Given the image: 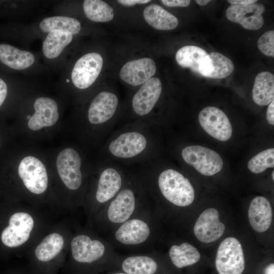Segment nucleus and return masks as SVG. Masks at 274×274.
<instances>
[{"label": "nucleus", "mask_w": 274, "mask_h": 274, "mask_svg": "<svg viewBox=\"0 0 274 274\" xmlns=\"http://www.w3.org/2000/svg\"><path fill=\"white\" fill-rule=\"evenodd\" d=\"M103 64L101 55L95 51L84 53L74 61L68 60L61 72L60 84L70 85L80 91L86 90L96 81Z\"/></svg>", "instance_id": "obj_6"}, {"label": "nucleus", "mask_w": 274, "mask_h": 274, "mask_svg": "<svg viewBox=\"0 0 274 274\" xmlns=\"http://www.w3.org/2000/svg\"><path fill=\"white\" fill-rule=\"evenodd\" d=\"M215 265L219 274H242L245 262L243 250L236 238L228 237L220 244Z\"/></svg>", "instance_id": "obj_12"}, {"label": "nucleus", "mask_w": 274, "mask_h": 274, "mask_svg": "<svg viewBox=\"0 0 274 274\" xmlns=\"http://www.w3.org/2000/svg\"><path fill=\"white\" fill-rule=\"evenodd\" d=\"M60 29L77 36L82 30V23L77 18L63 15L49 16L28 24H18L9 30L12 38L23 45L36 39L42 40L52 30Z\"/></svg>", "instance_id": "obj_5"}, {"label": "nucleus", "mask_w": 274, "mask_h": 274, "mask_svg": "<svg viewBox=\"0 0 274 274\" xmlns=\"http://www.w3.org/2000/svg\"><path fill=\"white\" fill-rule=\"evenodd\" d=\"M162 90L161 82L157 77H152L143 84L133 95L131 102L132 115L125 123L136 122L148 125Z\"/></svg>", "instance_id": "obj_11"}, {"label": "nucleus", "mask_w": 274, "mask_h": 274, "mask_svg": "<svg viewBox=\"0 0 274 274\" xmlns=\"http://www.w3.org/2000/svg\"><path fill=\"white\" fill-rule=\"evenodd\" d=\"M181 155L184 162L204 176L214 175L223 167V160L219 154L204 147L187 146L182 149Z\"/></svg>", "instance_id": "obj_13"}, {"label": "nucleus", "mask_w": 274, "mask_h": 274, "mask_svg": "<svg viewBox=\"0 0 274 274\" xmlns=\"http://www.w3.org/2000/svg\"><path fill=\"white\" fill-rule=\"evenodd\" d=\"M252 98L258 105L269 104L274 98V76L269 72H262L256 76L252 89Z\"/></svg>", "instance_id": "obj_25"}, {"label": "nucleus", "mask_w": 274, "mask_h": 274, "mask_svg": "<svg viewBox=\"0 0 274 274\" xmlns=\"http://www.w3.org/2000/svg\"><path fill=\"white\" fill-rule=\"evenodd\" d=\"M272 217V209L268 200L263 196L254 198L248 210L251 227L257 232H264L270 226Z\"/></svg>", "instance_id": "obj_23"}, {"label": "nucleus", "mask_w": 274, "mask_h": 274, "mask_svg": "<svg viewBox=\"0 0 274 274\" xmlns=\"http://www.w3.org/2000/svg\"><path fill=\"white\" fill-rule=\"evenodd\" d=\"M155 130L140 122L121 124L104 144V161L116 162L128 168L156 159L158 142Z\"/></svg>", "instance_id": "obj_1"}, {"label": "nucleus", "mask_w": 274, "mask_h": 274, "mask_svg": "<svg viewBox=\"0 0 274 274\" xmlns=\"http://www.w3.org/2000/svg\"><path fill=\"white\" fill-rule=\"evenodd\" d=\"M18 174L26 188L31 192L40 194L48 186V176L44 164L37 158L24 157L18 166Z\"/></svg>", "instance_id": "obj_15"}, {"label": "nucleus", "mask_w": 274, "mask_h": 274, "mask_svg": "<svg viewBox=\"0 0 274 274\" xmlns=\"http://www.w3.org/2000/svg\"><path fill=\"white\" fill-rule=\"evenodd\" d=\"M77 36L60 29L52 30L42 40L40 58L50 71L61 72L68 60L70 49Z\"/></svg>", "instance_id": "obj_10"}, {"label": "nucleus", "mask_w": 274, "mask_h": 274, "mask_svg": "<svg viewBox=\"0 0 274 274\" xmlns=\"http://www.w3.org/2000/svg\"><path fill=\"white\" fill-rule=\"evenodd\" d=\"M63 245L64 239L60 234L57 233L50 234L36 248V257L40 262H48L59 254Z\"/></svg>", "instance_id": "obj_27"}, {"label": "nucleus", "mask_w": 274, "mask_h": 274, "mask_svg": "<svg viewBox=\"0 0 274 274\" xmlns=\"http://www.w3.org/2000/svg\"><path fill=\"white\" fill-rule=\"evenodd\" d=\"M172 263L178 268H182L197 263L200 258L198 250L188 243L172 246L168 251Z\"/></svg>", "instance_id": "obj_26"}, {"label": "nucleus", "mask_w": 274, "mask_h": 274, "mask_svg": "<svg viewBox=\"0 0 274 274\" xmlns=\"http://www.w3.org/2000/svg\"><path fill=\"white\" fill-rule=\"evenodd\" d=\"M274 167V149L264 150L252 158L248 163L249 169L253 173L259 174L268 168Z\"/></svg>", "instance_id": "obj_30"}, {"label": "nucleus", "mask_w": 274, "mask_h": 274, "mask_svg": "<svg viewBox=\"0 0 274 274\" xmlns=\"http://www.w3.org/2000/svg\"><path fill=\"white\" fill-rule=\"evenodd\" d=\"M161 3L165 6L170 7L188 6L191 1L189 0H162Z\"/></svg>", "instance_id": "obj_33"}, {"label": "nucleus", "mask_w": 274, "mask_h": 274, "mask_svg": "<svg viewBox=\"0 0 274 274\" xmlns=\"http://www.w3.org/2000/svg\"><path fill=\"white\" fill-rule=\"evenodd\" d=\"M211 1L209 0H196L195 2L199 5L203 6L206 5L207 4H208L209 2H210Z\"/></svg>", "instance_id": "obj_39"}, {"label": "nucleus", "mask_w": 274, "mask_h": 274, "mask_svg": "<svg viewBox=\"0 0 274 274\" xmlns=\"http://www.w3.org/2000/svg\"><path fill=\"white\" fill-rule=\"evenodd\" d=\"M130 170L119 163L104 161L99 168L95 182L94 199L102 209L112 200L126 183Z\"/></svg>", "instance_id": "obj_9"}, {"label": "nucleus", "mask_w": 274, "mask_h": 274, "mask_svg": "<svg viewBox=\"0 0 274 274\" xmlns=\"http://www.w3.org/2000/svg\"><path fill=\"white\" fill-rule=\"evenodd\" d=\"M105 274H129L120 270L114 269L106 272Z\"/></svg>", "instance_id": "obj_38"}, {"label": "nucleus", "mask_w": 274, "mask_h": 274, "mask_svg": "<svg viewBox=\"0 0 274 274\" xmlns=\"http://www.w3.org/2000/svg\"><path fill=\"white\" fill-rule=\"evenodd\" d=\"M219 213L214 208L203 211L197 219L194 227V233L201 242H213L223 234L225 226L219 219Z\"/></svg>", "instance_id": "obj_20"}, {"label": "nucleus", "mask_w": 274, "mask_h": 274, "mask_svg": "<svg viewBox=\"0 0 274 274\" xmlns=\"http://www.w3.org/2000/svg\"><path fill=\"white\" fill-rule=\"evenodd\" d=\"M119 104L117 95L109 91H100L91 99L87 110V121L94 126L99 140H106L118 125Z\"/></svg>", "instance_id": "obj_7"}, {"label": "nucleus", "mask_w": 274, "mask_h": 274, "mask_svg": "<svg viewBox=\"0 0 274 274\" xmlns=\"http://www.w3.org/2000/svg\"><path fill=\"white\" fill-rule=\"evenodd\" d=\"M71 246L75 262L87 267L94 265L98 273L113 270L119 256L108 241L93 239L86 234L76 236Z\"/></svg>", "instance_id": "obj_4"}, {"label": "nucleus", "mask_w": 274, "mask_h": 274, "mask_svg": "<svg viewBox=\"0 0 274 274\" xmlns=\"http://www.w3.org/2000/svg\"><path fill=\"white\" fill-rule=\"evenodd\" d=\"M274 100L269 104L267 109L266 119L268 122L271 125H274Z\"/></svg>", "instance_id": "obj_34"}, {"label": "nucleus", "mask_w": 274, "mask_h": 274, "mask_svg": "<svg viewBox=\"0 0 274 274\" xmlns=\"http://www.w3.org/2000/svg\"><path fill=\"white\" fill-rule=\"evenodd\" d=\"M0 76V107L4 103L9 91V85L6 80Z\"/></svg>", "instance_id": "obj_32"}, {"label": "nucleus", "mask_w": 274, "mask_h": 274, "mask_svg": "<svg viewBox=\"0 0 274 274\" xmlns=\"http://www.w3.org/2000/svg\"><path fill=\"white\" fill-rule=\"evenodd\" d=\"M272 180H274V172L273 171L271 174Z\"/></svg>", "instance_id": "obj_40"}, {"label": "nucleus", "mask_w": 274, "mask_h": 274, "mask_svg": "<svg viewBox=\"0 0 274 274\" xmlns=\"http://www.w3.org/2000/svg\"><path fill=\"white\" fill-rule=\"evenodd\" d=\"M198 119L204 130L213 138L220 141H226L231 138L232 129L230 122L224 112L219 108H203L199 114Z\"/></svg>", "instance_id": "obj_16"}, {"label": "nucleus", "mask_w": 274, "mask_h": 274, "mask_svg": "<svg viewBox=\"0 0 274 274\" xmlns=\"http://www.w3.org/2000/svg\"><path fill=\"white\" fill-rule=\"evenodd\" d=\"M143 15L148 24L157 30H172L176 28L179 23L176 17L157 4L146 7Z\"/></svg>", "instance_id": "obj_24"}, {"label": "nucleus", "mask_w": 274, "mask_h": 274, "mask_svg": "<svg viewBox=\"0 0 274 274\" xmlns=\"http://www.w3.org/2000/svg\"><path fill=\"white\" fill-rule=\"evenodd\" d=\"M151 207L150 201L128 220L110 232L108 241L114 249L150 250L154 235Z\"/></svg>", "instance_id": "obj_3"}, {"label": "nucleus", "mask_w": 274, "mask_h": 274, "mask_svg": "<svg viewBox=\"0 0 274 274\" xmlns=\"http://www.w3.org/2000/svg\"><path fill=\"white\" fill-rule=\"evenodd\" d=\"M213 70L208 78L224 79L230 76L234 69L231 60L223 54L213 52L209 54Z\"/></svg>", "instance_id": "obj_29"}, {"label": "nucleus", "mask_w": 274, "mask_h": 274, "mask_svg": "<svg viewBox=\"0 0 274 274\" xmlns=\"http://www.w3.org/2000/svg\"><path fill=\"white\" fill-rule=\"evenodd\" d=\"M0 68L31 77L50 72L43 63L39 52L19 48L8 43H0Z\"/></svg>", "instance_id": "obj_8"}, {"label": "nucleus", "mask_w": 274, "mask_h": 274, "mask_svg": "<svg viewBox=\"0 0 274 274\" xmlns=\"http://www.w3.org/2000/svg\"><path fill=\"white\" fill-rule=\"evenodd\" d=\"M130 170L129 177L118 194L102 209L108 231L131 218L150 200L142 183Z\"/></svg>", "instance_id": "obj_2"}, {"label": "nucleus", "mask_w": 274, "mask_h": 274, "mask_svg": "<svg viewBox=\"0 0 274 274\" xmlns=\"http://www.w3.org/2000/svg\"><path fill=\"white\" fill-rule=\"evenodd\" d=\"M176 59L180 66L190 68L193 72L209 77L213 70L209 54L200 47L185 46L176 53Z\"/></svg>", "instance_id": "obj_21"}, {"label": "nucleus", "mask_w": 274, "mask_h": 274, "mask_svg": "<svg viewBox=\"0 0 274 274\" xmlns=\"http://www.w3.org/2000/svg\"><path fill=\"white\" fill-rule=\"evenodd\" d=\"M264 5L257 3L246 5H231L226 10V16L229 21L241 25L248 30L260 29L264 24L262 14Z\"/></svg>", "instance_id": "obj_18"}, {"label": "nucleus", "mask_w": 274, "mask_h": 274, "mask_svg": "<svg viewBox=\"0 0 274 274\" xmlns=\"http://www.w3.org/2000/svg\"><path fill=\"white\" fill-rule=\"evenodd\" d=\"M33 225V219L29 214L14 213L10 218L9 226L2 233V242L11 248L21 246L29 238Z\"/></svg>", "instance_id": "obj_17"}, {"label": "nucleus", "mask_w": 274, "mask_h": 274, "mask_svg": "<svg viewBox=\"0 0 274 274\" xmlns=\"http://www.w3.org/2000/svg\"><path fill=\"white\" fill-rule=\"evenodd\" d=\"M82 8L86 17L93 22H107L114 16L113 9L103 1L84 0Z\"/></svg>", "instance_id": "obj_28"}, {"label": "nucleus", "mask_w": 274, "mask_h": 274, "mask_svg": "<svg viewBox=\"0 0 274 274\" xmlns=\"http://www.w3.org/2000/svg\"><path fill=\"white\" fill-rule=\"evenodd\" d=\"M117 2L122 5L132 6L136 4H143L150 2L149 0H119Z\"/></svg>", "instance_id": "obj_35"}, {"label": "nucleus", "mask_w": 274, "mask_h": 274, "mask_svg": "<svg viewBox=\"0 0 274 274\" xmlns=\"http://www.w3.org/2000/svg\"><path fill=\"white\" fill-rule=\"evenodd\" d=\"M227 2L231 5H246L255 3L257 2L256 0H228Z\"/></svg>", "instance_id": "obj_36"}, {"label": "nucleus", "mask_w": 274, "mask_h": 274, "mask_svg": "<svg viewBox=\"0 0 274 274\" xmlns=\"http://www.w3.org/2000/svg\"><path fill=\"white\" fill-rule=\"evenodd\" d=\"M33 113L30 115L28 126L32 130H38L56 123L59 118V107L57 102L46 96H40L34 99Z\"/></svg>", "instance_id": "obj_19"}, {"label": "nucleus", "mask_w": 274, "mask_h": 274, "mask_svg": "<svg viewBox=\"0 0 274 274\" xmlns=\"http://www.w3.org/2000/svg\"><path fill=\"white\" fill-rule=\"evenodd\" d=\"M259 50L264 55L274 56V31L269 30L264 33L257 42Z\"/></svg>", "instance_id": "obj_31"}, {"label": "nucleus", "mask_w": 274, "mask_h": 274, "mask_svg": "<svg viewBox=\"0 0 274 274\" xmlns=\"http://www.w3.org/2000/svg\"><path fill=\"white\" fill-rule=\"evenodd\" d=\"M82 159L75 149L67 148L58 154L56 166L58 175L65 186L71 190H77L83 181Z\"/></svg>", "instance_id": "obj_14"}, {"label": "nucleus", "mask_w": 274, "mask_h": 274, "mask_svg": "<svg viewBox=\"0 0 274 274\" xmlns=\"http://www.w3.org/2000/svg\"><path fill=\"white\" fill-rule=\"evenodd\" d=\"M156 66L149 58L129 61L124 64L120 71V77L128 84L138 86L151 78L155 74Z\"/></svg>", "instance_id": "obj_22"}, {"label": "nucleus", "mask_w": 274, "mask_h": 274, "mask_svg": "<svg viewBox=\"0 0 274 274\" xmlns=\"http://www.w3.org/2000/svg\"><path fill=\"white\" fill-rule=\"evenodd\" d=\"M264 274H274V264L273 263H271L265 268Z\"/></svg>", "instance_id": "obj_37"}]
</instances>
